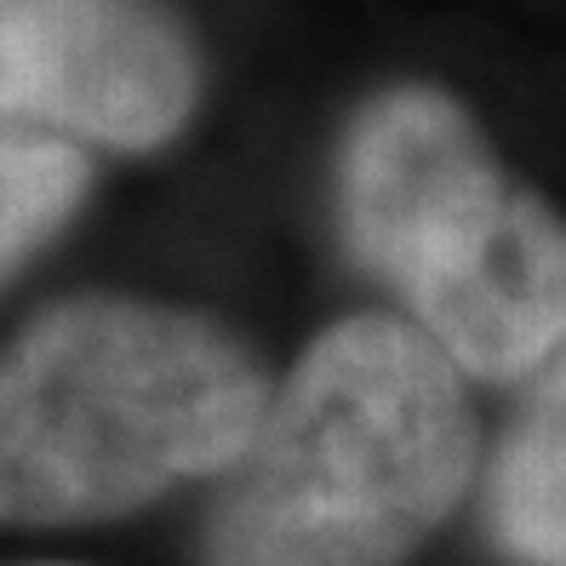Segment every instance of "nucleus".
<instances>
[{
  "instance_id": "nucleus-1",
  "label": "nucleus",
  "mask_w": 566,
  "mask_h": 566,
  "mask_svg": "<svg viewBox=\"0 0 566 566\" xmlns=\"http://www.w3.org/2000/svg\"><path fill=\"white\" fill-rule=\"evenodd\" d=\"M475 463L458 366L412 321L355 315L310 344L223 475L212 566H401Z\"/></svg>"
},
{
  "instance_id": "nucleus-2",
  "label": "nucleus",
  "mask_w": 566,
  "mask_h": 566,
  "mask_svg": "<svg viewBox=\"0 0 566 566\" xmlns=\"http://www.w3.org/2000/svg\"><path fill=\"white\" fill-rule=\"evenodd\" d=\"M270 395L218 326L86 297L0 355V521H104L189 475H229Z\"/></svg>"
},
{
  "instance_id": "nucleus-3",
  "label": "nucleus",
  "mask_w": 566,
  "mask_h": 566,
  "mask_svg": "<svg viewBox=\"0 0 566 566\" xmlns=\"http://www.w3.org/2000/svg\"><path fill=\"white\" fill-rule=\"evenodd\" d=\"M344 229L458 373L521 378L566 338V223L436 86H395L344 144Z\"/></svg>"
},
{
  "instance_id": "nucleus-4",
  "label": "nucleus",
  "mask_w": 566,
  "mask_h": 566,
  "mask_svg": "<svg viewBox=\"0 0 566 566\" xmlns=\"http://www.w3.org/2000/svg\"><path fill=\"white\" fill-rule=\"evenodd\" d=\"M195 109V57L149 0H0V126L155 149Z\"/></svg>"
},
{
  "instance_id": "nucleus-5",
  "label": "nucleus",
  "mask_w": 566,
  "mask_h": 566,
  "mask_svg": "<svg viewBox=\"0 0 566 566\" xmlns=\"http://www.w3.org/2000/svg\"><path fill=\"white\" fill-rule=\"evenodd\" d=\"M492 532L521 566H566V338L497 452Z\"/></svg>"
},
{
  "instance_id": "nucleus-6",
  "label": "nucleus",
  "mask_w": 566,
  "mask_h": 566,
  "mask_svg": "<svg viewBox=\"0 0 566 566\" xmlns=\"http://www.w3.org/2000/svg\"><path fill=\"white\" fill-rule=\"evenodd\" d=\"M86 195V155L63 138L0 126V281L41 252Z\"/></svg>"
}]
</instances>
